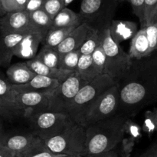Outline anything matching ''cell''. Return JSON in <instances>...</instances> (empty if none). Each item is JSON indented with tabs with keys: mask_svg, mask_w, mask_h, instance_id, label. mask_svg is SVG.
<instances>
[{
	"mask_svg": "<svg viewBox=\"0 0 157 157\" xmlns=\"http://www.w3.org/2000/svg\"><path fill=\"white\" fill-rule=\"evenodd\" d=\"M118 113L130 118L157 101V51L141 59H133L117 82Z\"/></svg>",
	"mask_w": 157,
	"mask_h": 157,
	"instance_id": "obj_1",
	"label": "cell"
},
{
	"mask_svg": "<svg viewBox=\"0 0 157 157\" xmlns=\"http://www.w3.org/2000/svg\"><path fill=\"white\" fill-rule=\"evenodd\" d=\"M128 119L117 114L86 126L85 156L113 150L124 139Z\"/></svg>",
	"mask_w": 157,
	"mask_h": 157,
	"instance_id": "obj_2",
	"label": "cell"
},
{
	"mask_svg": "<svg viewBox=\"0 0 157 157\" xmlns=\"http://www.w3.org/2000/svg\"><path fill=\"white\" fill-rule=\"evenodd\" d=\"M117 83L107 74H102L83 86L67 108L66 113L76 123L84 125V118L98 97Z\"/></svg>",
	"mask_w": 157,
	"mask_h": 157,
	"instance_id": "obj_3",
	"label": "cell"
},
{
	"mask_svg": "<svg viewBox=\"0 0 157 157\" xmlns=\"http://www.w3.org/2000/svg\"><path fill=\"white\" fill-rule=\"evenodd\" d=\"M86 127L71 119L64 129L55 136L45 140V144L55 153L85 156Z\"/></svg>",
	"mask_w": 157,
	"mask_h": 157,
	"instance_id": "obj_4",
	"label": "cell"
},
{
	"mask_svg": "<svg viewBox=\"0 0 157 157\" xmlns=\"http://www.w3.org/2000/svg\"><path fill=\"white\" fill-rule=\"evenodd\" d=\"M119 0H82L80 15L83 22L104 32L110 27Z\"/></svg>",
	"mask_w": 157,
	"mask_h": 157,
	"instance_id": "obj_5",
	"label": "cell"
},
{
	"mask_svg": "<svg viewBox=\"0 0 157 157\" xmlns=\"http://www.w3.org/2000/svg\"><path fill=\"white\" fill-rule=\"evenodd\" d=\"M102 46L106 55L104 74H107L117 83L132 64V58L110 35V27L104 32Z\"/></svg>",
	"mask_w": 157,
	"mask_h": 157,
	"instance_id": "obj_6",
	"label": "cell"
},
{
	"mask_svg": "<svg viewBox=\"0 0 157 157\" xmlns=\"http://www.w3.org/2000/svg\"><path fill=\"white\" fill-rule=\"evenodd\" d=\"M28 119L32 133L45 141L59 134L71 118L66 112L48 110L31 115Z\"/></svg>",
	"mask_w": 157,
	"mask_h": 157,
	"instance_id": "obj_7",
	"label": "cell"
},
{
	"mask_svg": "<svg viewBox=\"0 0 157 157\" xmlns=\"http://www.w3.org/2000/svg\"><path fill=\"white\" fill-rule=\"evenodd\" d=\"M120 103L119 88L117 83L103 92L87 112L84 126L110 118L118 113Z\"/></svg>",
	"mask_w": 157,
	"mask_h": 157,
	"instance_id": "obj_8",
	"label": "cell"
},
{
	"mask_svg": "<svg viewBox=\"0 0 157 157\" xmlns=\"http://www.w3.org/2000/svg\"><path fill=\"white\" fill-rule=\"evenodd\" d=\"M87 83H88L81 78L76 72L72 74L52 92L49 100V110L66 112L72 100Z\"/></svg>",
	"mask_w": 157,
	"mask_h": 157,
	"instance_id": "obj_9",
	"label": "cell"
},
{
	"mask_svg": "<svg viewBox=\"0 0 157 157\" xmlns=\"http://www.w3.org/2000/svg\"><path fill=\"white\" fill-rule=\"evenodd\" d=\"M17 92L5 77L1 73L0 77V116L2 120L10 122L24 116V112L18 106L16 100Z\"/></svg>",
	"mask_w": 157,
	"mask_h": 157,
	"instance_id": "obj_10",
	"label": "cell"
},
{
	"mask_svg": "<svg viewBox=\"0 0 157 157\" xmlns=\"http://www.w3.org/2000/svg\"><path fill=\"white\" fill-rule=\"evenodd\" d=\"M36 31L31 24L29 12L26 10L7 12L0 18V34L21 33Z\"/></svg>",
	"mask_w": 157,
	"mask_h": 157,
	"instance_id": "obj_11",
	"label": "cell"
},
{
	"mask_svg": "<svg viewBox=\"0 0 157 157\" xmlns=\"http://www.w3.org/2000/svg\"><path fill=\"white\" fill-rule=\"evenodd\" d=\"M52 92L37 93L25 92L18 93L16 100L18 106L24 112V117L28 119L32 115L49 110V100Z\"/></svg>",
	"mask_w": 157,
	"mask_h": 157,
	"instance_id": "obj_12",
	"label": "cell"
},
{
	"mask_svg": "<svg viewBox=\"0 0 157 157\" xmlns=\"http://www.w3.org/2000/svg\"><path fill=\"white\" fill-rule=\"evenodd\" d=\"M44 36L38 31H32L25 34L15 49V56L26 61L35 58L38 53L40 43H44Z\"/></svg>",
	"mask_w": 157,
	"mask_h": 157,
	"instance_id": "obj_13",
	"label": "cell"
},
{
	"mask_svg": "<svg viewBox=\"0 0 157 157\" xmlns=\"http://www.w3.org/2000/svg\"><path fill=\"white\" fill-rule=\"evenodd\" d=\"M93 29V28L90 27L88 24L83 22L78 27L75 28L69 34L68 36L55 49L60 55L67 53L71 51L78 50L85 42Z\"/></svg>",
	"mask_w": 157,
	"mask_h": 157,
	"instance_id": "obj_14",
	"label": "cell"
},
{
	"mask_svg": "<svg viewBox=\"0 0 157 157\" xmlns=\"http://www.w3.org/2000/svg\"><path fill=\"white\" fill-rule=\"evenodd\" d=\"M57 79L36 75L31 81L23 85H12V87L18 93L37 92V93H48L52 92L60 85Z\"/></svg>",
	"mask_w": 157,
	"mask_h": 157,
	"instance_id": "obj_15",
	"label": "cell"
},
{
	"mask_svg": "<svg viewBox=\"0 0 157 157\" xmlns=\"http://www.w3.org/2000/svg\"><path fill=\"white\" fill-rule=\"evenodd\" d=\"M38 139L32 132L15 135H4L2 133L0 145L12 149L16 154V157L27 150Z\"/></svg>",
	"mask_w": 157,
	"mask_h": 157,
	"instance_id": "obj_16",
	"label": "cell"
},
{
	"mask_svg": "<svg viewBox=\"0 0 157 157\" xmlns=\"http://www.w3.org/2000/svg\"><path fill=\"white\" fill-rule=\"evenodd\" d=\"M25 34H0V66L9 67L12 57L15 56V49L22 39Z\"/></svg>",
	"mask_w": 157,
	"mask_h": 157,
	"instance_id": "obj_17",
	"label": "cell"
},
{
	"mask_svg": "<svg viewBox=\"0 0 157 157\" xmlns=\"http://www.w3.org/2000/svg\"><path fill=\"white\" fill-rule=\"evenodd\" d=\"M137 32V24L132 21L113 19L110 26V35L119 45L122 42L131 40Z\"/></svg>",
	"mask_w": 157,
	"mask_h": 157,
	"instance_id": "obj_18",
	"label": "cell"
},
{
	"mask_svg": "<svg viewBox=\"0 0 157 157\" xmlns=\"http://www.w3.org/2000/svg\"><path fill=\"white\" fill-rule=\"evenodd\" d=\"M25 62H27L29 67L36 75H43V76L57 79L61 83L67 79L72 74L75 73L71 71L64 70V69H61L59 68H52L46 66L42 62L38 60L36 57Z\"/></svg>",
	"mask_w": 157,
	"mask_h": 157,
	"instance_id": "obj_19",
	"label": "cell"
},
{
	"mask_svg": "<svg viewBox=\"0 0 157 157\" xmlns=\"http://www.w3.org/2000/svg\"><path fill=\"white\" fill-rule=\"evenodd\" d=\"M6 78L12 85H23L29 83L36 74L29 67L25 61L10 65L6 70Z\"/></svg>",
	"mask_w": 157,
	"mask_h": 157,
	"instance_id": "obj_20",
	"label": "cell"
},
{
	"mask_svg": "<svg viewBox=\"0 0 157 157\" xmlns=\"http://www.w3.org/2000/svg\"><path fill=\"white\" fill-rule=\"evenodd\" d=\"M129 54L132 59H141L152 55L145 28H141L132 38Z\"/></svg>",
	"mask_w": 157,
	"mask_h": 157,
	"instance_id": "obj_21",
	"label": "cell"
},
{
	"mask_svg": "<svg viewBox=\"0 0 157 157\" xmlns=\"http://www.w3.org/2000/svg\"><path fill=\"white\" fill-rule=\"evenodd\" d=\"M83 23L80 13L64 7L54 18L52 29L58 28H77Z\"/></svg>",
	"mask_w": 157,
	"mask_h": 157,
	"instance_id": "obj_22",
	"label": "cell"
},
{
	"mask_svg": "<svg viewBox=\"0 0 157 157\" xmlns=\"http://www.w3.org/2000/svg\"><path fill=\"white\" fill-rule=\"evenodd\" d=\"M29 16L32 27L36 31L41 32L45 38L48 32L52 29L53 19L43 9L30 12Z\"/></svg>",
	"mask_w": 157,
	"mask_h": 157,
	"instance_id": "obj_23",
	"label": "cell"
},
{
	"mask_svg": "<svg viewBox=\"0 0 157 157\" xmlns=\"http://www.w3.org/2000/svg\"><path fill=\"white\" fill-rule=\"evenodd\" d=\"M68 155L55 153L45 144L44 140L38 137L35 143L18 157H64Z\"/></svg>",
	"mask_w": 157,
	"mask_h": 157,
	"instance_id": "obj_24",
	"label": "cell"
},
{
	"mask_svg": "<svg viewBox=\"0 0 157 157\" xmlns=\"http://www.w3.org/2000/svg\"><path fill=\"white\" fill-rule=\"evenodd\" d=\"M75 72L87 83L100 75L94 64L91 55H81Z\"/></svg>",
	"mask_w": 157,
	"mask_h": 157,
	"instance_id": "obj_25",
	"label": "cell"
},
{
	"mask_svg": "<svg viewBox=\"0 0 157 157\" xmlns=\"http://www.w3.org/2000/svg\"><path fill=\"white\" fill-rule=\"evenodd\" d=\"M141 136H142L141 127L129 118L126 123L124 136L121 143H124L127 150H129L134 145L135 141L140 139Z\"/></svg>",
	"mask_w": 157,
	"mask_h": 157,
	"instance_id": "obj_26",
	"label": "cell"
},
{
	"mask_svg": "<svg viewBox=\"0 0 157 157\" xmlns=\"http://www.w3.org/2000/svg\"><path fill=\"white\" fill-rule=\"evenodd\" d=\"M35 57L46 66L52 68H58L60 54L55 48L43 45Z\"/></svg>",
	"mask_w": 157,
	"mask_h": 157,
	"instance_id": "obj_27",
	"label": "cell"
},
{
	"mask_svg": "<svg viewBox=\"0 0 157 157\" xmlns=\"http://www.w3.org/2000/svg\"><path fill=\"white\" fill-rule=\"evenodd\" d=\"M75 28H58L51 29L45 36L43 45L57 48Z\"/></svg>",
	"mask_w": 157,
	"mask_h": 157,
	"instance_id": "obj_28",
	"label": "cell"
},
{
	"mask_svg": "<svg viewBox=\"0 0 157 157\" xmlns=\"http://www.w3.org/2000/svg\"><path fill=\"white\" fill-rule=\"evenodd\" d=\"M104 32L94 29L85 42L80 49L81 55H91L100 46L102 45Z\"/></svg>",
	"mask_w": 157,
	"mask_h": 157,
	"instance_id": "obj_29",
	"label": "cell"
},
{
	"mask_svg": "<svg viewBox=\"0 0 157 157\" xmlns=\"http://www.w3.org/2000/svg\"><path fill=\"white\" fill-rule=\"evenodd\" d=\"M81 56V53L80 52V49L71 51V52L63 54V55H60L58 68L61 69H64V70L71 71V72H75L77 68H78Z\"/></svg>",
	"mask_w": 157,
	"mask_h": 157,
	"instance_id": "obj_30",
	"label": "cell"
},
{
	"mask_svg": "<svg viewBox=\"0 0 157 157\" xmlns=\"http://www.w3.org/2000/svg\"><path fill=\"white\" fill-rule=\"evenodd\" d=\"M28 0H0V16L7 12L25 10Z\"/></svg>",
	"mask_w": 157,
	"mask_h": 157,
	"instance_id": "obj_31",
	"label": "cell"
},
{
	"mask_svg": "<svg viewBox=\"0 0 157 157\" xmlns=\"http://www.w3.org/2000/svg\"><path fill=\"white\" fill-rule=\"evenodd\" d=\"M127 2L131 6L133 12L139 19L140 23L141 25V28L144 27L145 25V0H119V2Z\"/></svg>",
	"mask_w": 157,
	"mask_h": 157,
	"instance_id": "obj_32",
	"label": "cell"
},
{
	"mask_svg": "<svg viewBox=\"0 0 157 157\" xmlns=\"http://www.w3.org/2000/svg\"><path fill=\"white\" fill-rule=\"evenodd\" d=\"M65 6L64 0H45L43 9L54 19L55 16L61 12Z\"/></svg>",
	"mask_w": 157,
	"mask_h": 157,
	"instance_id": "obj_33",
	"label": "cell"
},
{
	"mask_svg": "<svg viewBox=\"0 0 157 157\" xmlns=\"http://www.w3.org/2000/svg\"><path fill=\"white\" fill-rule=\"evenodd\" d=\"M143 129L147 134L152 135L157 131V109L147 112Z\"/></svg>",
	"mask_w": 157,
	"mask_h": 157,
	"instance_id": "obj_34",
	"label": "cell"
},
{
	"mask_svg": "<svg viewBox=\"0 0 157 157\" xmlns=\"http://www.w3.org/2000/svg\"><path fill=\"white\" fill-rule=\"evenodd\" d=\"M93 62L98 71L100 75H102L104 72L106 66V55L102 45L100 46L93 53L91 54Z\"/></svg>",
	"mask_w": 157,
	"mask_h": 157,
	"instance_id": "obj_35",
	"label": "cell"
},
{
	"mask_svg": "<svg viewBox=\"0 0 157 157\" xmlns=\"http://www.w3.org/2000/svg\"><path fill=\"white\" fill-rule=\"evenodd\" d=\"M145 29L150 42V52L153 54L157 51V22L148 25L146 26Z\"/></svg>",
	"mask_w": 157,
	"mask_h": 157,
	"instance_id": "obj_36",
	"label": "cell"
},
{
	"mask_svg": "<svg viewBox=\"0 0 157 157\" xmlns=\"http://www.w3.org/2000/svg\"><path fill=\"white\" fill-rule=\"evenodd\" d=\"M157 9V0H145V25L144 27L152 24Z\"/></svg>",
	"mask_w": 157,
	"mask_h": 157,
	"instance_id": "obj_37",
	"label": "cell"
},
{
	"mask_svg": "<svg viewBox=\"0 0 157 157\" xmlns=\"http://www.w3.org/2000/svg\"><path fill=\"white\" fill-rule=\"evenodd\" d=\"M45 0H28L27 5L25 10L29 12V13L38 9H43L44 3Z\"/></svg>",
	"mask_w": 157,
	"mask_h": 157,
	"instance_id": "obj_38",
	"label": "cell"
},
{
	"mask_svg": "<svg viewBox=\"0 0 157 157\" xmlns=\"http://www.w3.org/2000/svg\"><path fill=\"white\" fill-rule=\"evenodd\" d=\"M0 157H16V154L12 149L0 145Z\"/></svg>",
	"mask_w": 157,
	"mask_h": 157,
	"instance_id": "obj_39",
	"label": "cell"
},
{
	"mask_svg": "<svg viewBox=\"0 0 157 157\" xmlns=\"http://www.w3.org/2000/svg\"><path fill=\"white\" fill-rule=\"evenodd\" d=\"M84 157H118V152L115 149H113V150L102 152V153L94 154V155H87Z\"/></svg>",
	"mask_w": 157,
	"mask_h": 157,
	"instance_id": "obj_40",
	"label": "cell"
},
{
	"mask_svg": "<svg viewBox=\"0 0 157 157\" xmlns=\"http://www.w3.org/2000/svg\"><path fill=\"white\" fill-rule=\"evenodd\" d=\"M143 157H156V154H155V149H150L147 153H146L145 155H144Z\"/></svg>",
	"mask_w": 157,
	"mask_h": 157,
	"instance_id": "obj_41",
	"label": "cell"
},
{
	"mask_svg": "<svg viewBox=\"0 0 157 157\" xmlns=\"http://www.w3.org/2000/svg\"><path fill=\"white\" fill-rule=\"evenodd\" d=\"M73 1H74V0H64V3H65L66 7H67L68 5H70L71 3Z\"/></svg>",
	"mask_w": 157,
	"mask_h": 157,
	"instance_id": "obj_42",
	"label": "cell"
},
{
	"mask_svg": "<svg viewBox=\"0 0 157 157\" xmlns=\"http://www.w3.org/2000/svg\"><path fill=\"white\" fill-rule=\"evenodd\" d=\"M154 22H157V9L156 11V13H155V15H154V17H153V22L152 23H154Z\"/></svg>",
	"mask_w": 157,
	"mask_h": 157,
	"instance_id": "obj_43",
	"label": "cell"
},
{
	"mask_svg": "<svg viewBox=\"0 0 157 157\" xmlns=\"http://www.w3.org/2000/svg\"><path fill=\"white\" fill-rule=\"evenodd\" d=\"M64 157H82V156H80V155H67V156H64Z\"/></svg>",
	"mask_w": 157,
	"mask_h": 157,
	"instance_id": "obj_44",
	"label": "cell"
},
{
	"mask_svg": "<svg viewBox=\"0 0 157 157\" xmlns=\"http://www.w3.org/2000/svg\"><path fill=\"white\" fill-rule=\"evenodd\" d=\"M155 149V154H156V157H157V146L156 147H154Z\"/></svg>",
	"mask_w": 157,
	"mask_h": 157,
	"instance_id": "obj_45",
	"label": "cell"
}]
</instances>
